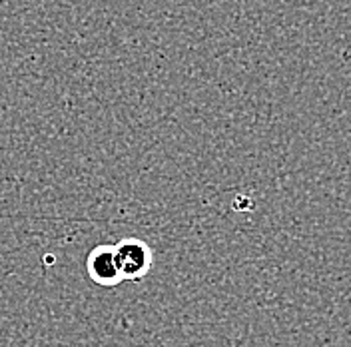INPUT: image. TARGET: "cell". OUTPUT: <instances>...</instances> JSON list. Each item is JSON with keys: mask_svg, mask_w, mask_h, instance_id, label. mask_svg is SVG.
I'll return each instance as SVG.
<instances>
[{"mask_svg": "<svg viewBox=\"0 0 351 347\" xmlns=\"http://www.w3.org/2000/svg\"><path fill=\"white\" fill-rule=\"evenodd\" d=\"M116 263L124 280H142L152 267V250L142 239L128 238L114 246Z\"/></svg>", "mask_w": 351, "mask_h": 347, "instance_id": "cell-1", "label": "cell"}, {"mask_svg": "<svg viewBox=\"0 0 351 347\" xmlns=\"http://www.w3.org/2000/svg\"><path fill=\"white\" fill-rule=\"evenodd\" d=\"M88 274L90 278L100 285H116L122 282L114 246H98L88 256Z\"/></svg>", "mask_w": 351, "mask_h": 347, "instance_id": "cell-2", "label": "cell"}]
</instances>
